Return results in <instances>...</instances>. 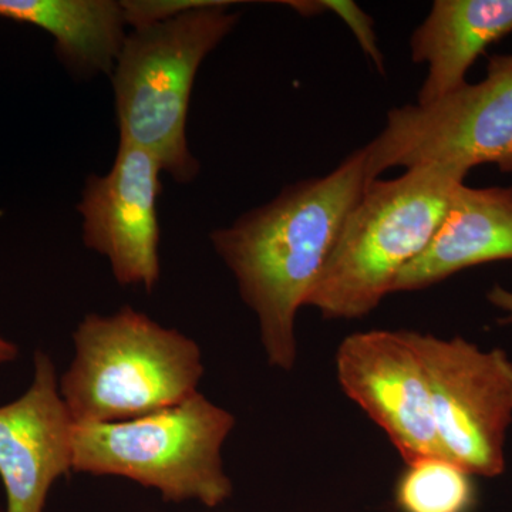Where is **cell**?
Listing matches in <instances>:
<instances>
[{
  "label": "cell",
  "mask_w": 512,
  "mask_h": 512,
  "mask_svg": "<svg viewBox=\"0 0 512 512\" xmlns=\"http://www.w3.org/2000/svg\"><path fill=\"white\" fill-rule=\"evenodd\" d=\"M367 184L362 147L330 173L289 185L274 200L212 232L215 251L258 318L271 366L285 372L295 366L296 316L308 303Z\"/></svg>",
  "instance_id": "obj_1"
},
{
  "label": "cell",
  "mask_w": 512,
  "mask_h": 512,
  "mask_svg": "<svg viewBox=\"0 0 512 512\" xmlns=\"http://www.w3.org/2000/svg\"><path fill=\"white\" fill-rule=\"evenodd\" d=\"M464 180L451 168L423 165L367 184L306 306L328 319H360L375 311L400 272L429 245Z\"/></svg>",
  "instance_id": "obj_2"
},
{
  "label": "cell",
  "mask_w": 512,
  "mask_h": 512,
  "mask_svg": "<svg viewBox=\"0 0 512 512\" xmlns=\"http://www.w3.org/2000/svg\"><path fill=\"white\" fill-rule=\"evenodd\" d=\"M228 0L128 33L111 73L120 141L143 148L178 183L200 163L187 143L192 87L205 57L237 26Z\"/></svg>",
  "instance_id": "obj_3"
},
{
  "label": "cell",
  "mask_w": 512,
  "mask_h": 512,
  "mask_svg": "<svg viewBox=\"0 0 512 512\" xmlns=\"http://www.w3.org/2000/svg\"><path fill=\"white\" fill-rule=\"evenodd\" d=\"M60 394L76 426L140 419L183 403L204 375L194 340L124 306L87 315Z\"/></svg>",
  "instance_id": "obj_4"
},
{
  "label": "cell",
  "mask_w": 512,
  "mask_h": 512,
  "mask_svg": "<svg viewBox=\"0 0 512 512\" xmlns=\"http://www.w3.org/2000/svg\"><path fill=\"white\" fill-rule=\"evenodd\" d=\"M234 426L231 413L200 393L140 419L74 424L73 471L130 478L164 501L215 508L232 494L221 448Z\"/></svg>",
  "instance_id": "obj_5"
},
{
  "label": "cell",
  "mask_w": 512,
  "mask_h": 512,
  "mask_svg": "<svg viewBox=\"0 0 512 512\" xmlns=\"http://www.w3.org/2000/svg\"><path fill=\"white\" fill-rule=\"evenodd\" d=\"M363 148L369 183L393 168L423 165L464 177L484 164L512 173V55L491 57L481 82L430 104L390 110L379 136Z\"/></svg>",
  "instance_id": "obj_6"
},
{
  "label": "cell",
  "mask_w": 512,
  "mask_h": 512,
  "mask_svg": "<svg viewBox=\"0 0 512 512\" xmlns=\"http://www.w3.org/2000/svg\"><path fill=\"white\" fill-rule=\"evenodd\" d=\"M429 379L437 439L444 457L474 477L501 476L512 424V359L461 336L412 332Z\"/></svg>",
  "instance_id": "obj_7"
},
{
  "label": "cell",
  "mask_w": 512,
  "mask_h": 512,
  "mask_svg": "<svg viewBox=\"0 0 512 512\" xmlns=\"http://www.w3.org/2000/svg\"><path fill=\"white\" fill-rule=\"evenodd\" d=\"M335 365L343 392L386 433L406 464L444 457L412 332L352 333L340 343Z\"/></svg>",
  "instance_id": "obj_8"
},
{
  "label": "cell",
  "mask_w": 512,
  "mask_h": 512,
  "mask_svg": "<svg viewBox=\"0 0 512 512\" xmlns=\"http://www.w3.org/2000/svg\"><path fill=\"white\" fill-rule=\"evenodd\" d=\"M161 165L143 148L120 141L109 173L87 177L79 210L83 239L110 261L121 285L153 291L160 279Z\"/></svg>",
  "instance_id": "obj_9"
},
{
  "label": "cell",
  "mask_w": 512,
  "mask_h": 512,
  "mask_svg": "<svg viewBox=\"0 0 512 512\" xmlns=\"http://www.w3.org/2000/svg\"><path fill=\"white\" fill-rule=\"evenodd\" d=\"M74 423L60 394L52 359L35 355L28 392L0 406L2 512H43L57 478L73 471Z\"/></svg>",
  "instance_id": "obj_10"
},
{
  "label": "cell",
  "mask_w": 512,
  "mask_h": 512,
  "mask_svg": "<svg viewBox=\"0 0 512 512\" xmlns=\"http://www.w3.org/2000/svg\"><path fill=\"white\" fill-rule=\"evenodd\" d=\"M512 259V187L458 185L426 249L400 272L392 293L414 292L450 276Z\"/></svg>",
  "instance_id": "obj_11"
},
{
  "label": "cell",
  "mask_w": 512,
  "mask_h": 512,
  "mask_svg": "<svg viewBox=\"0 0 512 512\" xmlns=\"http://www.w3.org/2000/svg\"><path fill=\"white\" fill-rule=\"evenodd\" d=\"M510 33L512 0H436L410 39L413 62L427 66L417 103L463 87L478 56Z\"/></svg>",
  "instance_id": "obj_12"
},
{
  "label": "cell",
  "mask_w": 512,
  "mask_h": 512,
  "mask_svg": "<svg viewBox=\"0 0 512 512\" xmlns=\"http://www.w3.org/2000/svg\"><path fill=\"white\" fill-rule=\"evenodd\" d=\"M0 20L45 30L79 76L113 73L127 37L121 2L113 0H0Z\"/></svg>",
  "instance_id": "obj_13"
},
{
  "label": "cell",
  "mask_w": 512,
  "mask_h": 512,
  "mask_svg": "<svg viewBox=\"0 0 512 512\" xmlns=\"http://www.w3.org/2000/svg\"><path fill=\"white\" fill-rule=\"evenodd\" d=\"M477 500L473 474L444 457L407 463L394 490L400 512H473Z\"/></svg>",
  "instance_id": "obj_14"
},
{
  "label": "cell",
  "mask_w": 512,
  "mask_h": 512,
  "mask_svg": "<svg viewBox=\"0 0 512 512\" xmlns=\"http://www.w3.org/2000/svg\"><path fill=\"white\" fill-rule=\"evenodd\" d=\"M285 5L295 9L302 16H308V18L322 15L325 12L336 13L355 33L357 42H359L363 52L372 59L380 72H384L382 50L377 45L376 33L373 30V19L357 3L348 2V0H325V2L315 0V2H286Z\"/></svg>",
  "instance_id": "obj_15"
},
{
  "label": "cell",
  "mask_w": 512,
  "mask_h": 512,
  "mask_svg": "<svg viewBox=\"0 0 512 512\" xmlns=\"http://www.w3.org/2000/svg\"><path fill=\"white\" fill-rule=\"evenodd\" d=\"M212 0H124L121 2L124 19L133 29L146 28L202 8Z\"/></svg>",
  "instance_id": "obj_16"
},
{
  "label": "cell",
  "mask_w": 512,
  "mask_h": 512,
  "mask_svg": "<svg viewBox=\"0 0 512 512\" xmlns=\"http://www.w3.org/2000/svg\"><path fill=\"white\" fill-rule=\"evenodd\" d=\"M487 299L495 309L503 313L500 323L512 325V291L504 286L495 285L487 292Z\"/></svg>",
  "instance_id": "obj_17"
},
{
  "label": "cell",
  "mask_w": 512,
  "mask_h": 512,
  "mask_svg": "<svg viewBox=\"0 0 512 512\" xmlns=\"http://www.w3.org/2000/svg\"><path fill=\"white\" fill-rule=\"evenodd\" d=\"M19 355L18 346L10 342L5 336L0 335V365L13 362Z\"/></svg>",
  "instance_id": "obj_18"
}]
</instances>
